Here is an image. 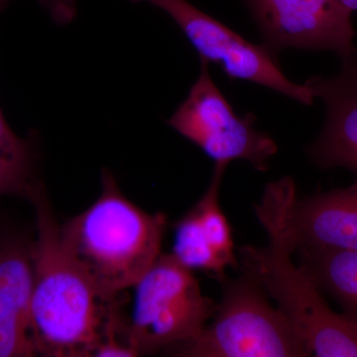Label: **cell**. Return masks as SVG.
I'll return each instance as SVG.
<instances>
[{
  "instance_id": "obj_14",
  "label": "cell",
  "mask_w": 357,
  "mask_h": 357,
  "mask_svg": "<svg viewBox=\"0 0 357 357\" xmlns=\"http://www.w3.org/2000/svg\"><path fill=\"white\" fill-rule=\"evenodd\" d=\"M0 6V15L3 13ZM33 147L28 139L14 132L0 109V196L27 195L32 181Z\"/></svg>"
},
{
  "instance_id": "obj_6",
  "label": "cell",
  "mask_w": 357,
  "mask_h": 357,
  "mask_svg": "<svg viewBox=\"0 0 357 357\" xmlns=\"http://www.w3.org/2000/svg\"><path fill=\"white\" fill-rule=\"evenodd\" d=\"M255 213L266 231H273L293 255L302 248L357 251V178L344 189L298 198L292 178L265 188Z\"/></svg>"
},
{
  "instance_id": "obj_10",
  "label": "cell",
  "mask_w": 357,
  "mask_h": 357,
  "mask_svg": "<svg viewBox=\"0 0 357 357\" xmlns=\"http://www.w3.org/2000/svg\"><path fill=\"white\" fill-rule=\"evenodd\" d=\"M229 164L215 163L208 190L175 227L173 252L180 264L202 270L218 281L227 278V267H239L227 218L220 208V189Z\"/></svg>"
},
{
  "instance_id": "obj_15",
  "label": "cell",
  "mask_w": 357,
  "mask_h": 357,
  "mask_svg": "<svg viewBox=\"0 0 357 357\" xmlns=\"http://www.w3.org/2000/svg\"><path fill=\"white\" fill-rule=\"evenodd\" d=\"M51 17L61 24L69 23L77 15L76 0H37Z\"/></svg>"
},
{
  "instance_id": "obj_2",
  "label": "cell",
  "mask_w": 357,
  "mask_h": 357,
  "mask_svg": "<svg viewBox=\"0 0 357 357\" xmlns=\"http://www.w3.org/2000/svg\"><path fill=\"white\" fill-rule=\"evenodd\" d=\"M100 198L59 227L61 244L93 289L107 300L140 280L161 255L167 217L129 201L105 170Z\"/></svg>"
},
{
  "instance_id": "obj_3",
  "label": "cell",
  "mask_w": 357,
  "mask_h": 357,
  "mask_svg": "<svg viewBox=\"0 0 357 357\" xmlns=\"http://www.w3.org/2000/svg\"><path fill=\"white\" fill-rule=\"evenodd\" d=\"M222 284L215 319L192 340L171 347L182 357L307 356L302 338L280 307L250 275Z\"/></svg>"
},
{
  "instance_id": "obj_7",
  "label": "cell",
  "mask_w": 357,
  "mask_h": 357,
  "mask_svg": "<svg viewBox=\"0 0 357 357\" xmlns=\"http://www.w3.org/2000/svg\"><path fill=\"white\" fill-rule=\"evenodd\" d=\"M256 116H238L211 79L208 63L201 70L184 102L178 105L168 126L201 148L215 163L244 160L264 172L278 151L276 142L255 128Z\"/></svg>"
},
{
  "instance_id": "obj_4",
  "label": "cell",
  "mask_w": 357,
  "mask_h": 357,
  "mask_svg": "<svg viewBox=\"0 0 357 357\" xmlns=\"http://www.w3.org/2000/svg\"><path fill=\"white\" fill-rule=\"evenodd\" d=\"M264 248L239 250L241 272L255 279L292 321L307 356L357 357V326L328 306L321 291L299 266L276 234L267 231Z\"/></svg>"
},
{
  "instance_id": "obj_1",
  "label": "cell",
  "mask_w": 357,
  "mask_h": 357,
  "mask_svg": "<svg viewBox=\"0 0 357 357\" xmlns=\"http://www.w3.org/2000/svg\"><path fill=\"white\" fill-rule=\"evenodd\" d=\"M27 196L37 218V237L30 246L31 325L37 354L95 356L100 345L123 337L126 317L119 298H102L70 259L39 185Z\"/></svg>"
},
{
  "instance_id": "obj_5",
  "label": "cell",
  "mask_w": 357,
  "mask_h": 357,
  "mask_svg": "<svg viewBox=\"0 0 357 357\" xmlns=\"http://www.w3.org/2000/svg\"><path fill=\"white\" fill-rule=\"evenodd\" d=\"M133 288L126 335L139 356L192 340L217 311L218 304L203 295L191 270L172 255H160Z\"/></svg>"
},
{
  "instance_id": "obj_9",
  "label": "cell",
  "mask_w": 357,
  "mask_h": 357,
  "mask_svg": "<svg viewBox=\"0 0 357 357\" xmlns=\"http://www.w3.org/2000/svg\"><path fill=\"white\" fill-rule=\"evenodd\" d=\"M264 45L277 52L330 50L344 63L357 60L351 13L337 0H243Z\"/></svg>"
},
{
  "instance_id": "obj_16",
  "label": "cell",
  "mask_w": 357,
  "mask_h": 357,
  "mask_svg": "<svg viewBox=\"0 0 357 357\" xmlns=\"http://www.w3.org/2000/svg\"><path fill=\"white\" fill-rule=\"evenodd\" d=\"M337 1L349 13L352 14L354 11H357V0H337Z\"/></svg>"
},
{
  "instance_id": "obj_13",
  "label": "cell",
  "mask_w": 357,
  "mask_h": 357,
  "mask_svg": "<svg viewBox=\"0 0 357 357\" xmlns=\"http://www.w3.org/2000/svg\"><path fill=\"white\" fill-rule=\"evenodd\" d=\"M300 268L342 307V314L357 326V251L299 249Z\"/></svg>"
},
{
  "instance_id": "obj_11",
  "label": "cell",
  "mask_w": 357,
  "mask_h": 357,
  "mask_svg": "<svg viewBox=\"0 0 357 357\" xmlns=\"http://www.w3.org/2000/svg\"><path fill=\"white\" fill-rule=\"evenodd\" d=\"M344 63L340 75L314 77L306 86L314 98L325 102V126L307 149L312 161L321 169L344 167L357 172V68Z\"/></svg>"
},
{
  "instance_id": "obj_17",
  "label": "cell",
  "mask_w": 357,
  "mask_h": 357,
  "mask_svg": "<svg viewBox=\"0 0 357 357\" xmlns=\"http://www.w3.org/2000/svg\"><path fill=\"white\" fill-rule=\"evenodd\" d=\"M356 68H357V61H356Z\"/></svg>"
},
{
  "instance_id": "obj_8",
  "label": "cell",
  "mask_w": 357,
  "mask_h": 357,
  "mask_svg": "<svg viewBox=\"0 0 357 357\" xmlns=\"http://www.w3.org/2000/svg\"><path fill=\"white\" fill-rule=\"evenodd\" d=\"M165 11L189 40L201 61L215 63L232 79L266 86L305 105L314 102L306 84L293 83L282 72L277 54L266 45L251 43L188 0H129Z\"/></svg>"
},
{
  "instance_id": "obj_12",
  "label": "cell",
  "mask_w": 357,
  "mask_h": 357,
  "mask_svg": "<svg viewBox=\"0 0 357 357\" xmlns=\"http://www.w3.org/2000/svg\"><path fill=\"white\" fill-rule=\"evenodd\" d=\"M30 248L0 243V357L37 356L31 325Z\"/></svg>"
}]
</instances>
